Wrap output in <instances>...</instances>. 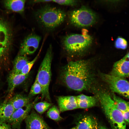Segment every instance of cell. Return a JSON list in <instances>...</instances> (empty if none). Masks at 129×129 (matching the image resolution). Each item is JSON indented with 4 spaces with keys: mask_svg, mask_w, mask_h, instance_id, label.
I'll list each match as a JSON object with an SVG mask.
<instances>
[{
    "mask_svg": "<svg viewBox=\"0 0 129 129\" xmlns=\"http://www.w3.org/2000/svg\"><path fill=\"white\" fill-rule=\"evenodd\" d=\"M42 89L40 85L35 80V81L32 85L29 92V96L31 98L33 96L40 93H41Z\"/></svg>",
    "mask_w": 129,
    "mask_h": 129,
    "instance_id": "cb8c5ba5",
    "label": "cell"
},
{
    "mask_svg": "<svg viewBox=\"0 0 129 129\" xmlns=\"http://www.w3.org/2000/svg\"><path fill=\"white\" fill-rule=\"evenodd\" d=\"M90 63L80 60L68 63L61 70L60 76L69 88L78 91L88 90L93 81Z\"/></svg>",
    "mask_w": 129,
    "mask_h": 129,
    "instance_id": "6da1fadb",
    "label": "cell"
},
{
    "mask_svg": "<svg viewBox=\"0 0 129 129\" xmlns=\"http://www.w3.org/2000/svg\"><path fill=\"white\" fill-rule=\"evenodd\" d=\"M93 42L92 37L86 33L83 34H72L63 38L62 44L67 52L71 54L81 53L91 46Z\"/></svg>",
    "mask_w": 129,
    "mask_h": 129,
    "instance_id": "5b68a950",
    "label": "cell"
},
{
    "mask_svg": "<svg viewBox=\"0 0 129 129\" xmlns=\"http://www.w3.org/2000/svg\"><path fill=\"white\" fill-rule=\"evenodd\" d=\"M41 39L40 36L34 34L28 35L21 44L20 54L27 56L34 53L38 48Z\"/></svg>",
    "mask_w": 129,
    "mask_h": 129,
    "instance_id": "9c48e42d",
    "label": "cell"
},
{
    "mask_svg": "<svg viewBox=\"0 0 129 129\" xmlns=\"http://www.w3.org/2000/svg\"><path fill=\"white\" fill-rule=\"evenodd\" d=\"M52 105V103L47 102H42L35 103L33 107L37 112L42 114L49 108Z\"/></svg>",
    "mask_w": 129,
    "mask_h": 129,
    "instance_id": "603a6c76",
    "label": "cell"
},
{
    "mask_svg": "<svg viewBox=\"0 0 129 129\" xmlns=\"http://www.w3.org/2000/svg\"><path fill=\"white\" fill-rule=\"evenodd\" d=\"M77 129H98L97 121L94 117L90 115L84 116L78 121Z\"/></svg>",
    "mask_w": 129,
    "mask_h": 129,
    "instance_id": "5bb4252c",
    "label": "cell"
},
{
    "mask_svg": "<svg viewBox=\"0 0 129 129\" xmlns=\"http://www.w3.org/2000/svg\"><path fill=\"white\" fill-rule=\"evenodd\" d=\"M110 74L125 78L129 77V60L124 56L114 64Z\"/></svg>",
    "mask_w": 129,
    "mask_h": 129,
    "instance_id": "8fae6325",
    "label": "cell"
},
{
    "mask_svg": "<svg viewBox=\"0 0 129 129\" xmlns=\"http://www.w3.org/2000/svg\"><path fill=\"white\" fill-rule=\"evenodd\" d=\"M52 58V46L50 45L39 68L35 80L41 86L42 98L51 102L49 86L51 80V64Z\"/></svg>",
    "mask_w": 129,
    "mask_h": 129,
    "instance_id": "277c9868",
    "label": "cell"
},
{
    "mask_svg": "<svg viewBox=\"0 0 129 129\" xmlns=\"http://www.w3.org/2000/svg\"><path fill=\"white\" fill-rule=\"evenodd\" d=\"M35 16L41 26L47 30L52 31L63 22L66 14L60 8L46 5L37 10L35 13Z\"/></svg>",
    "mask_w": 129,
    "mask_h": 129,
    "instance_id": "7a4b0ae2",
    "label": "cell"
},
{
    "mask_svg": "<svg viewBox=\"0 0 129 129\" xmlns=\"http://www.w3.org/2000/svg\"><path fill=\"white\" fill-rule=\"evenodd\" d=\"M0 129H13L9 124L0 121Z\"/></svg>",
    "mask_w": 129,
    "mask_h": 129,
    "instance_id": "83f0119b",
    "label": "cell"
},
{
    "mask_svg": "<svg viewBox=\"0 0 129 129\" xmlns=\"http://www.w3.org/2000/svg\"><path fill=\"white\" fill-rule=\"evenodd\" d=\"M114 45L116 48L124 50L127 48L128 43L124 38L121 37H118L115 40Z\"/></svg>",
    "mask_w": 129,
    "mask_h": 129,
    "instance_id": "484cf974",
    "label": "cell"
},
{
    "mask_svg": "<svg viewBox=\"0 0 129 129\" xmlns=\"http://www.w3.org/2000/svg\"><path fill=\"white\" fill-rule=\"evenodd\" d=\"M78 108L85 109L95 106L97 101V99L94 96L81 94L76 96Z\"/></svg>",
    "mask_w": 129,
    "mask_h": 129,
    "instance_id": "2e32d148",
    "label": "cell"
},
{
    "mask_svg": "<svg viewBox=\"0 0 129 129\" xmlns=\"http://www.w3.org/2000/svg\"><path fill=\"white\" fill-rule=\"evenodd\" d=\"M112 98L117 108L122 113L129 110V102L115 95Z\"/></svg>",
    "mask_w": 129,
    "mask_h": 129,
    "instance_id": "44dd1931",
    "label": "cell"
},
{
    "mask_svg": "<svg viewBox=\"0 0 129 129\" xmlns=\"http://www.w3.org/2000/svg\"><path fill=\"white\" fill-rule=\"evenodd\" d=\"M101 75L102 79L107 83L113 92L129 99V81L125 78L110 74L102 73Z\"/></svg>",
    "mask_w": 129,
    "mask_h": 129,
    "instance_id": "52a82bcc",
    "label": "cell"
},
{
    "mask_svg": "<svg viewBox=\"0 0 129 129\" xmlns=\"http://www.w3.org/2000/svg\"><path fill=\"white\" fill-rule=\"evenodd\" d=\"M122 113L124 119L126 123H129V110Z\"/></svg>",
    "mask_w": 129,
    "mask_h": 129,
    "instance_id": "f1b7e54d",
    "label": "cell"
},
{
    "mask_svg": "<svg viewBox=\"0 0 129 129\" xmlns=\"http://www.w3.org/2000/svg\"><path fill=\"white\" fill-rule=\"evenodd\" d=\"M98 129H108L105 126L101 125L99 126Z\"/></svg>",
    "mask_w": 129,
    "mask_h": 129,
    "instance_id": "4dcf8cb0",
    "label": "cell"
},
{
    "mask_svg": "<svg viewBox=\"0 0 129 129\" xmlns=\"http://www.w3.org/2000/svg\"><path fill=\"white\" fill-rule=\"evenodd\" d=\"M57 100L61 112L78 108L76 96H59L57 97Z\"/></svg>",
    "mask_w": 129,
    "mask_h": 129,
    "instance_id": "7c38bea8",
    "label": "cell"
},
{
    "mask_svg": "<svg viewBox=\"0 0 129 129\" xmlns=\"http://www.w3.org/2000/svg\"><path fill=\"white\" fill-rule=\"evenodd\" d=\"M52 1L61 5L70 6L75 5L79 2L78 0H54Z\"/></svg>",
    "mask_w": 129,
    "mask_h": 129,
    "instance_id": "4316f807",
    "label": "cell"
},
{
    "mask_svg": "<svg viewBox=\"0 0 129 129\" xmlns=\"http://www.w3.org/2000/svg\"><path fill=\"white\" fill-rule=\"evenodd\" d=\"M31 98L28 96L17 94L9 100L15 110L22 108L30 102Z\"/></svg>",
    "mask_w": 129,
    "mask_h": 129,
    "instance_id": "ac0fdd59",
    "label": "cell"
},
{
    "mask_svg": "<svg viewBox=\"0 0 129 129\" xmlns=\"http://www.w3.org/2000/svg\"><path fill=\"white\" fill-rule=\"evenodd\" d=\"M26 129H50V128L39 115L33 110L25 119Z\"/></svg>",
    "mask_w": 129,
    "mask_h": 129,
    "instance_id": "30bf717a",
    "label": "cell"
},
{
    "mask_svg": "<svg viewBox=\"0 0 129 129\" xmlns=\"http://www.w3.org/2000/svg\"><path fill=\"white\" fill-rule=\"evenodd\" d=\"M98 97L103 112L113 129H126V123L122 113L117 107L112 98L103 92L98 94Z\"/></svg>",
    "mask_w": 129,
    "mask_h": 129,
    "instance_id": "3957f363",
    "label": "cell"
},
{
    "mask_svg": "<svg viewBox=\"0 0 129 129\" xmlns=\"http://www.w3.org/2000/svg\"><path fill=\"white\" fill-rule=\"evenodd\" d=\"M38 99L25 106L15 110L8 122L13 129H20L21 123L29 114L31 109Z\"/></svg>",
    "mask_w": 129,
    "mask_h": 129,
    "instance_id": "ba28073f",
    "label": "cell"
},
{
    "mask_svg": "<svg viewBox=\"0 0 129 129\" xmlns=\"http://www.w3.org/2000/svg\"><path fill=\"white\" fill-rule=\"evenodd\" d=\"M25 0H6L4 5L7 9L19 13H22L25 9Z\"/></svg>",
    "mask_w": 129,
    "mask_h": 129,
    "instance_id": "d6986e66",
    "label": "cell"
},
{
    "mask_svg": "<svg viewBox=\"0 0 129 129\" xmlns=\"http://www.w3.org/2000/svg\"><path fill=\"white\" fill-rule=\"evenodd\" d=\"M52 1V0H37L32 1V3H45L51 2Z\"/></svg>",
    "mask_w": 129,
    "mask_h": 129,
    "instance_id": "f546056e",
    "label": "cell"
},
{
    "mask_svg": "<svg viewBox=\"0 0 129 129\" xmlns=\"http://www.w3.org/2000/svg\"><path fill=\"white\" fill-rule=\"evenodd\" d=\"M68 17L71 24L79 27L91 26L96 23L97 19L96 13L85 6L70 11Z\"/></svg>",
    "mask_w": 129,
    "mask_h": 129,
    "instance_id": "8992f818",
    "label": "cell"
},
{
    "mask_svg": "<svg viewBox=\"0 0 129 129\" xmlns=\"http://www.w3.org/2000/svg\"><path fill=\"white\" fill-rule=\"evenodd\" d=\"M40 51L36 57L32 61H29L24 66L21 71L20 73L24 75L29 74V73L32 68L38 59Z\"/></svg>",
    "mask_w": 129,
    "mask_h": 129,
    "instance_id": "d4e9b609",
    "label": "cell"
},
{
    "mask_svg": "<svg viewBox=\"0 0 129 129\" xmlns=\"http://www.w3.org/2000/svg\"><path fill=\"white\" fill-rule=\"evenodd\" d=\"M29 61L26 55H20L16 58L12 72L16 73H20L25 65Z\"/></svg>",
    "mask_w": 129,
    "mask_h": 129,
    "instance_id": "ffe728a7",
    "label": "cell"
},
{
    "mask_svg": "<svg viewBox=\"0 0 129 129\" xmlns=\"http://www.w3.org/2000/svg\"><path fill=\"white\" fill-rule=\"evenodd\" d=\"M124 56L129 60V51Z\"/></svg>",
    "mask_w": 129,
    "mask_h": 129,
    "instance_id": "1f68e13d",
    "label": "cell"
},
{
    "mask_svg": "<svg viewBox=\"0 0 129 129\" xmlns=\"http://www.w3.org/2000/svg\"><path fill=\"white\" fill-rule=\"evenodd\" d=\"M70 129H77V128L76 126L71 128Z\"/></svg>",
    "mask_w": 129,
    "mask_h": 129,
    "instance_id": "d6a6232c",
    "label": "cell"
},
{
    "mask_svg": "<svg viewBox=\"0 0 129 129\" xmlns=\"http://www.w3.org/2000/svg\"><path fill=\"white\" fill-rule=\"evenodd\" d=\"M29 75V74L24 75L20 73L11 72L8 79L9 91H12L16 86L22 83L27 79Z\"/></svg>",
    "mask_w": 129,
    "mask_h": 129,
    "instance_id": "9a60e30c",
    "label": "cell"
},
{
    "mask_svg": "<svg viewBox=\"0 0 129 129\" xmlns=\"http://www.w3.org/2000/svg\"><path fill=\"white\" fill-rule=\"evenodd\" d=\"M15 110L8 100L0 104V121L7 122L11 118Z\"/></svg>",
    "mask_w": 129,
    "mask_h": 129,
    "instance_id": "e0dca14e",
    "label": "cell"
},
{
    "mask_svg": "<svg viewBox=\"0 0 129 129\" xmlns=\"http://www.w3.org/2000/svg\"><path fill=\"white\" fill-rule=\"evenodd\" d=\"M59 111L56 106H53L49 109L47 112V115L50 119L56 121H58L63 119L60 115Z\"/></svg>",
    "mask_w": 129,
    "mask_h": 129,
    "instance_id": "7402d4cb",
    "label": "cell"
},
{
    "mask_svg": "<svg viewBox=\"0 0 129 129\" xmlns=\"http://www.w3.org/2000/svg\"><path fill=\"white\" fill-rule=\"evenodd\" d=\"M10 32L6 25L0 19V57L5 52L9 45Z\"/></svg>",
    "mask_w": 129,
    "mask_h": 129,
    "instance_id": "4fadbf2b",
    "label": "cell"
}]
</instances>
